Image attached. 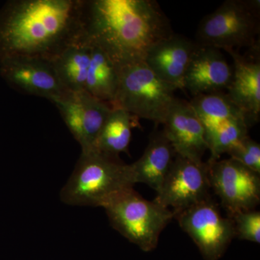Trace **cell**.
<instances>
[{
  "mask_svg": "<svg viewBox=\"0 0 260 260\" xmlns=\"http://www.w3.org/2000/svg\"><path fill=\"white\" fill-rule=\"evenodd\" d=\"M80 35L117 66L143 62L154 45L170 37V21L153 0H81Z\"/></svg>",
  "mask_w": 260,
  "mask_h": 260,
  "instance_id": "obj_1",
  "label": "cell"
},
{
  "mask_svg": "<svg viewBox=\"0 0 260 260\" xmlns=\"http://www.w3.org/2000/svg\"><path fill=\"white\" fill-rule=\"evenodd\" d=\"M81 0H12L0 10V60H52L80 35Z\"/></svg>",
  "mask_w": 260,
  "mask_h": 260,
  "instance_id": "obj_2",
  "label": "cell"
},
{
  "mask_svg": "<svg viewBox=\"0 0 260 260\" xmlns=\"http://www.w3.org/2000/svg\"><path fill=\"white\" fill-rule=\"evenodd\" d=\"M135 184L130 164L119 155L93 150L82 151L60 199L71 206L103 207Z\"/></svg>",
  "mask_w": 260,
  "mask_h": 260,
  "instance_id": "obj_3",
  "label": "cell"
},
{
  "mask_svg": "<svg viewBox=\"0 0 260 260\" xmlns=\"http://www.w3.org/2000/svg\"><path fill=\"white\" fill-rule=\"evenodd\" d=\"M259 0H226L205 16L197 30L196 44L228 53L249 47L259 49Z\"/></svg>",
  "mask_w": 260,
  "mask_h": 260,
  "instance_id": "obj_4",
  "label": "cell"
},
{
  "mask_svg": "<svg viewBox=\"0 0 260 260\" xmlns=\"http://www.w3.org/2000/svg\"><path fill=\"white\" fill-rule=\"evenodd\" d=\"M103 208L111 225L142 250L153 251L174 218L172 210L143 198L134 187L121 191Z\"/></svg>",
  "mask_w": 260,
  "mask_h": 260,
  "instance_id": "obj_5",
  "label": "cell"
},
{
  "mask_svg": "<svg viewBox=\"0 0 260 260\" xmlns=\"http://www.w3.org/2000/svg\"><path fill=\"white\" fill-rule=\"evenodd\" d=\"M177 88L160 79L144 61L119 68V83L112 109L164 124L176 98Z\"/></svg>",
  "mask_w": 260,
  "mask_h": 260,
  "instance_id": "obj_6",
  "label": "cell"
},
{
  "mask_svg": "<svg viewBox=\"0 0 260 260\" xmlns=\"http://www.w3.org/2000/svg\"><path fill=\"white\" fill-rule=\"evenodd\" d=\"M174 218L205 260L220 259L236 237L232 219L222 215L211 197L176 213Z\"/></svg>",
  "mask_w": 260,
  "mask_h": 260,
  "instance_id": "obj_7",
  "label": "cell"
},
{
  "mask_svg": "<svg viewBox=\"0 0 260 260\" xmlns=\"http://www.w3.org/2000/svg\"><path fill=\"white\" fill-rule=\"evenodd\" d=\"M206 164L210 188L229 215L255 210L260 203V174L231 158Z\"/></svg>",
  "mask_w": 260,
  "mask_h": 260,
  "instance_id": "obj_8",
  "label": "cell"
},
{
  "mask_svg": "<svg viewBox=\"0 0 260 260\" xmlns=\"http://www.w3.org/2000/svg\"><path fill=\"white\" fill-rule=\"evenodd\" d=\"M206 162L198 164L177 155L154 201L174 215L210 198ZM171 210V209H170Z\"/></svg>",
  "mask_w": 260,
  "mask_h": 260,
  "instance_id": "obj_9",
  "label": "cell"
},
{
  "mask_svg": "<svg viewBox=\"0 0 260 260\" xmlns=\"http://www.w3.org/2000/svg\"><path fill=\"white\" fill-rule=\"evenodd\" d=\"M51 103L59 110L82 151L93 150L112 107L86 92L68 90Z\"/></svg>",
  "mask_w": 260,
  "mask_h": 260,
  "instance_id": "obj_10",
  "label": "cell"
},
{
  "mask_svg": "<svg viewBox=\"0 0 260 260\" xmlns=\"http://www.w3.org/2000/svg\"><path fill=\"white\" fill-rule=\"evenodd\" d=\"M0 75L18 92L44 98L51 102L68 90L59 80L52 61L44 58H5L0 60Z\"/></svg>",
  "mask_w": 260,
  "mask_h": 260,
  "instance_id": "obj_11",
  "label": "cell"
},
{
  "mask_svg": "<svg viewBox=\"0 0 260 260\" xmlns=\"http://www.w3.org/2000/svg\"><path fill=\"white\" fill-rule=\"evenodd\" d=\"M164 134L177 155L198 164L209 150L206 132L190 103L176 99L164 121Z\"/></svg>",
  "mask_w": 260,
  "mask_h": 260,
  "instance_id": "obj_12",
  "label": "cell"
},
{
  "mask_svg": "<svg viewBox=\"0 0 260 260\" xmlns=\"http://www.w3.org/2000/svg\"><path fill=\"white\" fill-rule=\"evenodd\" d=\"M232 75V68L221 50L197 44L184 76V90L193 97L222 92L230 85Z\"/></svg>",
  "mask_w": 260,
  "mask_h": 260,
  "instance_id": "obj_13",
  "label": "cell"
},
{
  "mask_svg": "<svg viewBox=\"0 0 260 260\" xmlns=\"http://www.w3.org/2000/svg\"><path fill=\"white\" fill-rule=\"evenodd\" d=\"M196 47V43L174 34L154 45L144 62L160 79L184 90V76Z\"/></svg>",
  "mask_w": 260,
  "mask_h": 260,
  "instance_id": "obj_14",
  "label": "cell"
},
{
  "mask_svg": "<svg viewBox=\"0 0 260 260\" xmlns=\"http://www.w3.org/2000/svg\"><path fill=\"white\" fill-rule=\"evenodd\" d=\"M234 60L232 82L227 95L245 114L250 126L259 120L260 59L245 57L237 51L229 52Z\"/></svg>",
  "mask_w": 260,
  "mask_h": 260,
  "instance_id": "obj_15",
  "label": "cell"
},
{
  "mask_svg": "<svg viewBox=\"0 0 260 260\" xmlns=\"http://www.w3.org/2000/svg\"><path fill=\"white\" fill-rule=\"evenodd\" d=\"M177 156L164 131L155 129L143 155L130 164L135 184L143 183L158 191Z\"/></svg>",
  "mask_w": 260,
  "mask_h": 260,
  "instance_id": "obj_16",
  "label": "cell"
},
{
  "mask_svg": "<svg viewBox=\"0 0 260 260\" xmlns=\"http://www.w3.org/2000/svg\"><path fill=\"white\" fill-rule=\"evenodd\" d=\"M91 44L79 37L51 60L59 80L70 91H84L91 59Z\"/></svg>",
  "mask_w": 260,
  "mask_h": 260,
  "instance_id": "obj_17",
  "label": "cell"
},
{
  "mask_svg": "<svg viewBox=\"0 0 260 260\" xmlns=\"http://www.w3.org/2000/svg\"><path fill=\"white\" fill-rule=\"evenodd\" d=\"M189 103L204 126L206 138L231 121L244 120L251 126L244 113L223 92L202 94Z\"/></svg>",
  "mask_w": 260,
  "mask_h": 260,
  "instance_id": "obj_18",
  "label": "cell"
},
{
  "mask_svg": "<svg viewBox=\"0 0 260 260\" xmlns=\"http://www.w3.org/2000/svg\"><path fill=\"white\" fill-rule=\"evenodd\" d=\"M90 44L91 59L84 91L112 107L119 83V68L105 52Z\"/></svg>",
  "mask_w": 260,
  "mask_h": 260,
  "instance_id": "obj_19",
  "label": "cell"
},
{
  "mask_svg": "<svg viewBox=\"0 0 260 260\" xmlns=\"http://www.w3.org/2000/svg\"><path fill=\"white\" fill-rule=\"evenodd\" d=\"M138 119L137 116L123 109H112L93 149L115 155L128 153L132 130L139 125Z\"/></svg>",
  "mask_w": 260,
  "mask_h": 260,
  "instance_id": "obj_20",
  "label": "cell"
},
{
  "mask_svg": "<svg viewBox=\"0 0 260 260\" xmlns=\"http://www.w3.org/2000/svg\"><path fill=\"white\" fill-rule=\"evenodd\" d=\"M248 125L244 120H234L227 122L207 137L210 157L208 162L219 160L222 154L227 153L239 142L248 136Z\"/></svg>",
  "mask_w": 260,
  "mask_h": 260,
  "instance_id": "obj_21",
  "label": "cell"
},
{
  "mask_svg": "<svg viewBox=\"0 0 260 260\" xmlns=\"http://www.w3.org/2000/svg\"><path fill=\"white\" fill-rule=\"evenodd\" d=\"M232 219L236 237L241 240L259 244L260 212L256 210L239 212L229 215Z\"/></svg>",
  "mask_w": 260,
  "mask_h": 260,
  "instance_id": "obj_22",
  "label": "cell"
},
{
  "mask_svg": "<svg viewBox=\"0 0 260 260\" xmlns=\"http://www.w3.org/2000/svg\"><path fill=\"white\" fill-rule=\"evenodd\" d=\"M230 158L260 174V145L246 136L227 153Z\"/></svg>",
  "mask_w": 260,
  "mask_h": 260,
  "instance_id": "obj_23",
  "label": "cell"
}]
</instances>
